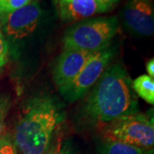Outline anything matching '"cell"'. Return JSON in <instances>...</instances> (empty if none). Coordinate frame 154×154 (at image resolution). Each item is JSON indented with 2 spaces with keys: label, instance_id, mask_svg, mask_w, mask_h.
Instances as JSON below:
<instances>
[{
  "label": "cell",
  "instance_id": "1",
  "mask_svg": "<svg viewBox=\"0 0 154 154\" xmlns=\"http://www.w3.org/2000/svg\"><path fill=\"white\" fill-rule=\"evenodd\" d=\"M131 83L121 63L108 67L87 99V116L94 122L106 126L120 117L138 112Z\"/></svg>",
  "mask_w": 154,
  "mask_h": 154
},
{
  "label": "cell",
  "instance_id": "2",
  "mask_svg": "<svg viewBox=\"0 0 154 154\" xmlns=\"http://www.w3.org/2000/svg\"><path fill=\"white\" fill-rule=\"evenodd\" d=\"M60 121V113L52 99H33L22 112L11 138L18 153H44Z\"/></svg>",
  "mask_w": 154,
  "mask_h": 154
},
{
  "label": "cell",
  "instance_id": "3",
  "mask_svg": "<svg viewBox=\"0 0 154 154\" xmlns=\"http://www.w3.org/2000/svg\"><path fill=\"white\" fill-rule=\"evenodd\" d=\"M119 21L116 17L88 18L68 28L63 36L64 48L97 52L110 46L118 31Z\"/></svg>",
  "mask_w": 154,
  "mask_h": 154
},
{
  "label": "cell",
  "instance_id": "4",
  "mask_svg": "<svg viewBox=\"0 0 154 154\" xmlns=\"http://www.w3.org/2000/svg\"><path fill=\"white\" fill-rule=\"evenodd\" d=\"M104 137L105 140L153 148V118L139 112L120 117L106 125Z\"/></svg>",
  "mask_w": 154,
  "mask_h": 154
},
{
  "label": "cell",
  "instance_id": "5",
  "mask_svg": "<svg viewBox=\"0 0 154 154\" xmlns=\"http://www.w3.org/2000/svg\"><path fill=\"white\" fill-rule=\"evenodd\" d=\"M114 55L115 49L110 46L94 52L77 76L69 84L58 88L62 97L69 102H75L82 99L98 82Z\"/></svg>",
  "mask_w": 154,
  "mask_h": 154
},
{
  "label": "cell",
  "instance_id": "6",
  "mask_svg": "<svg viewBox=\"0 0 154 154\" xmlns=\"http://www.w3.org/2000/svg\"><path fill=\"white\" fill-rule=\"evenodd\" d=\"M42 11L38 0H33L22 8L5 14L2 33L11 39H22L36 30Z\"/></svg>",
  "mask_w": 154,
  "mask_h": 154
},
{
  "label": "cell",
  "instance_id": "7",
  "mask_svg": "<svg viewBox=\"0 0 154 154\" xmlns=\"http://www.w3.org/2000/svg\"><path fill=\"white\" fill-rule=\"evenodd\" d=\"M124 26L133 33L149 37L154 32V11L150 0H129L122 12Z\"/></svg>",
  "mask_w": 154,
  "mask_h": 154
},
{
  "label": "cell",
  "instance_id": "8",
  "mask_svg": "<svg viewBox=\"0 0 154 154\" xmlns=\"http://www.w3.org/2000/svg\"><path fill=\"white\" fill-rule=\"evenodd\" d=\"M94 53L64 48L56 61L52 70L53 81L57 88L72 82Z\"/></svg>",
  "mask_w": 154,
  "mask_h": 154
},
{
  "label": "cell",
  "instance_id": "9",
  "mask_svg": "<svg viewBox=\"0 0 154 154\" xmlns=\"http://www.w3.org/2000/svg\"><path fill=\"white\" fill-rule=\"evenodd\" d=\"M61 19L66 22H77L100 13L95 0H56Z\"/></svg>",
  "mask_w": 154,
  "mask_h": 154
},
{
  "label": "cell",
  "instance_id": "10",
  "mask_svg": "<svg viewBox=\"0 0 154 154\" xmlns=\"http://www.w3.org/2000/svg\"><path fill=\"white\" fill-rule=\"evenodd\" d=\"M153 148H143L119 141L105 140L97 154H153Z\"/></svg>",
  "mask_w": 154,
  "mask_h": 154
},
{
  "label": "cell",
  "instance_id": "11",
  "mask_svg": "<svg viewBox=\"0 0 154 154\" xmlns=\"http://www.w3.org/2000/svg\"><path fill=\"white\" fill-rule=\"evenodd\" d=\"M133 90L148 104H154L153 78L147 75H141L134 79L131 83Z\"/></svg>",
  "mask_w": 154,
  "mask_h": 154
},
{
  "label": "cell",
  "instance_id": "12",
  "mask_svg": "<svg viewBox=\"0 0 154 154\" xmlns=\"http://www.w3.org/2000/svg\"><path fill=\"white\" fill-rule=\"evenodd\" d=\"M33 0H0V10L4 14L18 10L28 5Z\"/></svg>",
  "mask_w": 154,
  "mask_h": 154
},
{
  "label": "cell",
  "instance_id": "13",
  "mask_svg": "<svg viewBox=\"0 0 154 154\" xmlns=\"http://www.w3.org/2000/svg\"><path fill=\"white\" fill-rule=\"evenodd\" d=\"M0 154H19L10 135L4 134L0 138Z\"/></svg>",
  "mask_w": 154,
  "mask_h": 154
},
{
  "label": "cell",
  "instance_id": "14",
  "mask_svg": "<svg viewBox=\"0 0 154 154\" xmlns=\"http://www.w3.org/2000/svg\"><path fill=\"white\" fill-rule=\"evenodd\" d=\"M63 135L62 133L57 134V135L53 136L49 147L43 154H60L61 148L63 146Z\"/></svg>",
  "mask_w": 154,
  "mask_h": 154
},
{
  "label": "cell",
  "instance_id": "15",
  "mask_svg": "<svg viewBox=\"0 0 154 154\" xmlns=\"http://www.w3.org/2000/svg\"><path fill=\"white\" fill-rule=\"evenodd\" d=\"M9 103L7 99H0V138L5 134V117L8 111Z\"/></svg>",
  "mask_w": 154,
  "mask_h": 154
},
{
  "label": "cell",
  "instance_id": "16",
  "mask_svg": "<svg viewBox=\"0 0 154 154\" xmlns=\"http://www.w3.org/2000/svg\"><path fill=\"white\" fill-rule=\"evenodd\" d=\"M9 52V45L6 41L5 37L0 32V65L4 66L7 62V56Z\"/></svg>",
  "mask_w": 154,
  "mask_h": 154
},
{
  "label": "cell",
  "instance_id": "17",
  "mask_svg": "<svg viewBox=\"0 0 154 154\" xmlns=\"http://www.w3.org/2000/svg\"><path fill=\"white\" fill-rule=\"evenodd\" d=\"M119 0H95L97 5L99 6L100 13L106 12L115 5Z\"/></svg>",
  "mask_w": 154,
  "mask_h": 154
},
{
  "label": "cell",
  "instance_id": "18",
  "mask_svg": "<svg viewBox=\"0 0 154 154\" xmlns=\"http://www.w3.org/2000/svg\"><path fill=\"white\" fill-rule=\"evenodd\" d=\"M60 154H75L74 150L72 148L71 145L69 142H64L63 143L62 148H61Z\"/></svg>",
  "mask_w": 154,
  "mask_h": 154
},
{
  "label": "cell",
  "instance_id": "19",
  "mask_svg": "<svg viewBox=\"0 0 154 154\" xmlns=\"http://www.w3.org/2000/svg\"><path fill=\"white\" fill-rule=\"evenodd\" d=\"M146 71L148 73V75L152 78L154 77V59L152 58L146 63Z\"/></svg>",
  "mask_w": 154,
  "mask_h": 154
},
{
  "label": "cell",
  "instance_id": "20",
  "mask_svg": "<svg viewBox=\"0 0 154 154\" xmlns=\"http://www.w3.org/2000/svg\"><path fill=\"white\" fill-rule=\"evenodd\" d=\"M4 19H5V14L0 10V32L2 31L3 24H4Z\"/></svg>",
  "mask_w": 154,
  "mask_h": 154
},
{
  "label": "cell",
  "instance_id": "21",
  "mask_svg": "<svg viewBox=\"0 0 154 154\" xmlns=\"http://www.w3.org/2000/svg\"><path fill=\"white\" fill-rule=\"evenodd\" d=\"M3 68V66H0V70H1V69Z\"/></svg>",
  "mask_w": 154,
  "mask_h": 154
},
{
  "label": "cell",
  "instance_id": "22",
  "mask_svg": "<svg viewBox=\"0 0 154 154\" xmlns=\"http://www.w3.org/2000/svg\"><path fill=\"white\" fill-rule=\"evenodd\" d=\"M0 66H1V65H0Z\"/></svg>",
  "mask_w": 154,
  "mask_h": 154
}]
</instances>
